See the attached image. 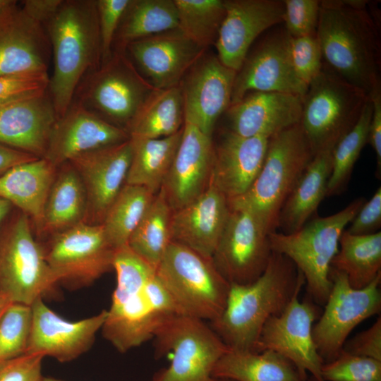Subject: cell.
Listing matches in <instances>:
<instances>
[{
    "instance_id": "cell-1",
    "label": "cell",
    "mask_w": 381,
    "mask_h": 381,
    "mask_svg": "<svg viewBox=\"0 0 381 381\" xmlns=\"http://www.w3.org/2000/svg\"><path fill=\"white\" fill-rule=\"evenodd\" d=\"M368 1H320L316 35L323 65L369 97L381 87L378 17Z\"/></svg>"
},
{
    "instance_id": "cell-2",
    "label": "cell",
    "mask_w": 381,
    "mask_h": 381,
    "mask_svg": "<svg viewBox=\"0 0 381 381\" xmlns=\"http://www.w3.org/2000/svg\"><path fill=\"white\" fill-rule=\"evenodd\" d=\"M305 284L286 256L273 252L263 273L248 284H230L226 306L210 327L231 350L255 352L265 322L280 314Z\"/></svg>"
},
{
    "instance_id": "cell-3",
    "label": "cell",
    "mask_w": 381,
    "mask_h": 381,
    "mask_svg": "<svg viewBox=\"0 0 381 381\" xmlns=\"http://www.w3.org/2000/svg\"><path fill=\"white\" fill-rule=\"evenodd\" d=\"M113 270L116 285L101 330L118 351L125 353L153 339L158 327L172 315L154 279L156 269L128 246L116 250Z\"/></svg>"
},
{
    "instance_id": "cell-4",
    "label": "cell",
    "mask_w": 381,
    "mask_h": 381,
    "mask_svg": "<svg viewBox=\"0 0 381 381\" xmlns=\"http://www.w3.org/2000/svg\"><path fill=\"white\" fill-rule=\"evenodd\" d=\"M47 25L54 56L48 91L59 119L71 106L83 79L101 65L96 1L63 0Z\"/></svg>"
},
{
    "instance_id": "cell-5",
    "label": "cell",
    "mask_w": 381,
    "mask_h": 381,
    "mask_svg": "<svg viewBox=\"0 0 381 381\" xmlns=\"http://www.w3.org/2000/svg\"><path fill=\"white\" fill-rule=\"evenodd\" d=\"M300 123L270 138L260 173L241 196L227 200L230 210H245L269 232L277 229L280 210L314 157Z\"/></svg>"
},
{
    "instance_id": "cell-6",
    "label": "cell",
    "mask_w": 381,
    "mask_h": 381,
    "mask_svg": "<svg viewBox=\"0 0 381 381\" xmlns=\"http://www.w3.org/2000/svg\"><path fill=\"white\" fill-rule=\"evenodd\" d=\"M365 201L359 197L334 214L309 219L294 233L268 234L272 251L294 263L304 277L309 297L318 306H325L332 289L329 272L340 236Z\"/></svg>"
},
{
    "instance_id": "cell-7",
    "label": "cell",
    "mask_w": 381,
    "mask_h": 381,
    "mask_svg": "<svg viewBox=\"0 0 381 381\" xmlns=\"http://www.w3.org/2000/svg\"><path fill=\"white\" fill-rule=\"evenodd\" d=\"M156 275L179 315L212 322L222 313L230 284L212 258L171 242L156 268Z\"/></svg>"
},
{
    "instance_id": "cell-8",
    "label": "cell",
    "mask_w": 381,
    "mask_h": 381,
    "mask_svg": "<svg viewBox=\"0 0 381 381\" xmlns=\"http://www.w3.org/2000/svg\"><path fill=\"white\" fill-rule=\"evenodd\" d=\"M369 98L323 65L302 97L300 124L314 155L334 147L356 125Z\"/></svg>"
},
{
    "instance_id": "cell-9",
    "label": "cell",
    "mask_w": 381,
    "mask_h": 381,
    "mask_svg": "<svg viewBox=\"0 0 381 381\" xmlns=\"http://www.w3.org/2000/svg\"><path fill=\"white\" fill-rule=\"evenodd\" d=\"M153 339L156 358L173 356L170 365L150 381H219L212 370L229 348L205 321L172 315L158 327Z\"/></svg>"
},
{
    "instance_id": "cell-10",
    "label": "cell",
    "mask_w": 381,
    "mask_h": 381,
    "mask_svg": "<svg viewBox=\"0 0 381 381\" xmlns=\"http://www.w3.org/2000/svg\"><path fill=\"white\" fill-rule=\"evenodd\" d=\"M155 90L135 70L125 51L115 49L107 61L83 79L73 100L128 132L141 107Z\"/></svg>"
},
{
    "instance_id": "cell-11",
    "label": "cell",
    "mask_w": 381,
    "mask_h": 381,
    "mask_svg": "<svg viewBox=\"0 0 381 381\" xmlns=\"http://www.w3.org/2000/svg\"><path fill=\"white\" fill-rule=\"evenodd\" d=\"M58 281L35 239L29 217L19 214L0 236V296L31 306L55 294Z\"/></svg>"
},
{
    "instance_id": "cell-12",
    "label": "cell",
    "mask_w": 381,
    "mask_h": 381,
    "mask_svg": "<svg viewBox=\"0 0 381 381\" xmlns=\"http://www.w3.org/2000/svg\"><path fill=\"white\" fill-rule=\"evenodd\" d=\"M329 277L332 289L313 327V337L324 363L336 358L352 330L381 310V274L363 289L351 286L346 275L332 267Z\"/></svg>"
},
{
    "instance_id": "cell-13",
    "label": "cell",
    "mask_w": 381,
    "mask_h": 381,
    "mask_svg": "<svg viewBox=\"0 0 381 381\" xmlns=\"http://www.w3.org/2000/svg\"><path fill=\"white\" fill-rule=\"evenodd\" d=\"M44 249L58 283L71 289L88 286L112 270L116 252L102 224L85 222L54 234Z\"/></svg>"
},
{
    "instance_id": "cell-14",
    "label": "cell",
    "mask_w": 381,
    "mask_h": 381,
    "mask_svg": "<svg viewBox=\"0 0 381 381\" xmlns=\"http://www.w3.org/2000/svg\"><path fill=\"white\" fill-rule=\"evenodd\" d=\"M301 289L279 315L271 317L261 331L255 352L274 351L291 361L306 381L310 373L314 381H325L321 375L324 363L313 337V327L319 318L320 308L310 297L300 301Z\"/></svg>"
},
{
    "instance_id": "cell-15",
    "label": "cell",
    "mask_w": 381,
    "mask_h": 381,
    "mask_svg": "<svg viewBox=\"0 0 381 381\" xmlns=\"http://www.w3.org/2000/svg\"><path fill=\"white\" fill-rule=\"evenodd\" d=\"M290 35L274 28L250 48L236 73L231 104L250 92H275L303 97L308 85L296 75L289 54ZM230 104V105H231Z\"/></svg>"
},
{
    "instance_id": "cell-16",
    "label": "cell",
    "mask_w": 381,
    "mask_h": 381,
    "mask_svg": "<svg viewBox=\"0 0 381 381\" xmlns=\"http://www.w3.org/2000/svg\"><path fill=\"white\" fill-rule=\"evenodd\" d=\"M269 234L248 211L230 210L212 256L217 269L229 284H250L263 273L272 253Z\"/></svg>"
},
{
    "instance_id": "cell-17",
    "label": "cell",
    "mask_w": 381,
    "mask_h": 381,
    "mask_svg": "<svg viewBox=\"0 0 381 381\" xmlns=\"http://www.w3.org/2000/svg\"><path fill=\"white\" fill-rule=\"evenodd\" d=\"M50 49L44 26L16 1L0 13V76L48 75Z\"/></svg>"
},
{
    "instance_id": "cell-18",
    "label": "cell",
    "mask_w": 381,
    "mask_h": 381,
    "mask_svg": "<svg viewBox=\"0 0 381 381\" xmlns=\"http://www.w3.org/2000/svg\"><path fill=\"white\" fill-rule=\"evenodd\" d=\"M225 16L215 43L217 58L236 72L255 40L283 23L282 0H224Z\"/></svg>"
},
{
    "instance_id": "cell-19",
    "label": "cell",
    "mask_w": 381,
    "mask_h": 381,
    "mask_svg": "<svg viewBox=\"0 0 381 381\" xmlns=\"http://www.w3.org/2000/svg\"><path fill=\"white\" fill-rule=\"evenodd\" d=\"M30 306L32 325L26 353H39L61 363L72 361L91 348L107 313L103 310L88 318L69 321L50 309L43 298Z\"/></svg>"
},
{
    "instance_id": "cell-20",
    "label": "cell",
    "mask_w": 381,
    "mask_h": 381,
    "mask_svg": "<svg viewBox=\"0 0 381 381\" xmlns=\"http://www.w3.org/2000/svg\"><path fill=\"white\" fill-rule=\"evenodd\" d=\"M236 73L217 56L201 57L180 85L184 121L212 138L218 119L231 104Z\"/></svg>"
},
{
    "instance_id": "cell-21",
    "label": "cell",
    "mask_w": 381,
    "mask_h": 381,
    "mask_svg": "<svg viewBox=\"0 0 381 381\" xmlns=\"http://www.w3.org/2000/svg\"><path fill=\"white\" fill-rule=\"evenodd\" d=\"M132 154L129 140L80 155L68 162L78 174L87 198L85 222L99 224L125 184Z\"/></svg>"
},
{
    "instance_id": "cell-22",
    "label": "cell",
    "mask_w": 381,
    "mask_h": 381,
    "mask_svg": "<svg viewBox=\"0 0 381 381\" xmlns=\"http://www.w3.org/2000/svg\"><path fill=\"white\" fill-rule=\"evenodd\" d=\"M214 157L212 138L184 121L179 146L161 187L172 211L189 204L207 188Z\"/></svg>"
},
{
    "instance_id": "cell-23",
    "label": "cell",
    "mask_w": 381,
    "mask_h": 381,
    "mask_svg": "<svg viewBox=\"0 0 381 381\" xmlns=\"http://www.w3.org/2000/svg\"><path fill=\"white\" fill-rule=\"evenodd\" d=\"M128 132L73 100L51 133L45 158L56 168L74 157L129 140Z\"/></svg>"
},
{
    "instance_id": "cell-24",
    "label": "cell",
    "mask_w": 381,
    "mask_h": 381,
    "mask_svg": "<svg viewBox=\"0 0 381 381\" xmlns=\"http://www.w3.org/2000/svg\"><path fill=\"white\" fill-rule=\"evenodd\" d=\"M126 49L156 89L179 85L205 51L178 28L133 41Z\"/></svg>"
},
{
    "instance_id": "cell-25",
    "label": "cell",
    "mask_w": 381,
    "mask_h": 381,
    "mask_svg": "<svg viewBox=\"0 0 381 381\" xmlns=\"http://www.w3.org/2000/svg\"><path fill=\"white\" fill-rule=\"evenodd\" d=\"M302 97L275 92H250L224 112L228 130L242 137H265L300 123Z\"/></svg>"
},
{
    "instance_id": "cell-26",
    "label": "cell",
    "mask_w": 381,
    "mask_h": 381,
    "mask_svg": "<svg viewBox=\"0 0 381 381\" xmlns=\"http://www.w3.org/2000/svg\"><path fill=\"white\" fill-rule=\"evenodd\" d=\"M57 115L48 90L0 107V143L44 157Z\"/></svg>"
},
{
    "instance_id": "cell-27",
    "label": "cell",
    "mask_w": 381,
    "mask_h": 381,
    "mask_svg": "<svg viewBox=\"0 0 381 381\" xmlns=\"http://www.w3.org/2000/svg\"><path fill=\"white\" fill-rule=\"evenodd\" d=\"M229 213L227 199L210 181L207 188L195 200L172 211L171 242L212 258Z\"/></svg>"
},
{
    "instance_id": "cell-28",
    "label": "cell",
    "mask_w": 381,
    "mask_h": 381,
    "mask_svg": "<svg viewBox=\"0 0 381 381\" xmlns=\"http://www.w3.org/2000/svg\"><path fill=\"white\" fill-rule=\"evenodd\" d=\"M269 139L242 137L227 130L214 146L210 181L227 200L250 188L262 167Z\"/></svg>"
},
{
    "instance_id": "cell-29",
    "label": "cell",
    "mask_w": 381,
    "mask_h": 381,
    "mask_svg": "<svg viewBox=\"0 0 381 381\" xmlns=\"http://www.w3.org/2000/svg\"><path fill=\"white\" fill-rule=\"evenodd\" d=\"M57 168L45 158L17 164L0 175V198L21 210L42 232L46 200Z\"/></svg>"
},
{
    "instance_id": "cell-30",
    "label": "cell",
    "mask_w": 381,
    "mask_h": 381,
    "mask_svg": "<svg viewBox=\"0 0 381 381\" xmlns=\"http://www.w3.org/2000/svg\"><path fill=\"white\" fill-rule=\"evenodd\" d=\"M329 147L317 152L283 205L277 229L289 234L299 230L315 213L326 197L332 171V152Z\"/></svg>"
},
{
    "instance_id": "cell-31",
    "label": "cell",
    "mask_w": 381,
    "mask_h": 381,
    "mask_svg": "<svg viewBox=\"0 0 381 381\" xmlns=\"http://www.w3.org/2000/svg\"><path fill=\"white\" fill-rule=\"evenodd\" d=\"M217 380L232 381H306L294 364L279 353L228 349L212 373Z\"/></svg>"
},
{
    "instance_id": "cell-32",
    "label": "cell",
    "mask_w": 381,
    "mask_h": 381,
    "mask_svg": "<svg viewBox=\"0 0 381 381\" xmlns=\"http://www.w3.org/2000/svg\"><path fill=\"white\" fill-rule=\"evenodd\" d=\"M44 205L42 232L53 235L85 222L87 203L83 182L73 167L60 166Z\"/></svg>"
},
{
    "instance_id": "cell-33",
    "label": "cell",
    "mask_w": 381,
    "mask_h": 381,
    "mask_svg": "<svg viewBox=\"0 0 381 381\" xmlns=\"http://www.w3.org/2000/svg\"><path fill=\"white\" fill-rule=\"evenodd\" d=\"M183 132L150 139L130 137L132 154L125 184L145 187L156 194L170 169Z\"/></svg>"
},
{
    "instance_id": "cell-34",
    "label": "cell",
    "mask_w": 381,
    "mask_h": 381,
    "mask_svg": "<svg viewBox=\"0 0 381 381\" xmlns=\"http://www.w3.org/2000/svg\"><path fill=\"white\" fill-rule=\"evenodd\" d=\"M184 123L180 85L156 89L146 99L128 128L130 137L156 139L179 132Z\"/></svg>"
},
{
    "instance_id": "cell-35",
    "label": "cell",
    "mask_w": 381,
    "mask_h": 381,
    "mask_svg": "<svg viewBox=\"0 0 381 381\" xmlns=\"http://www.w3.org/2000/svg\"><path fill=\"white\" fill-rule=\"evenodd\" d=\"M331 267L343 272L351 286L363 289L381 274V231L353 235L346 230Z\"/></svg>"
},
{
    "instance_id": "cell-36",
    "label": "cell",
    "mask_w": 381,
    "mask_h": 381,
    "mask_svg": "<svg viewBox=\"0 0 381 381\" xmlns=\"http://www.w3.org/2000/svg\"><path fill=\"white\" fill-rule=\"evenodd\" d=\"M178 26L174 0H130L114 38L116 49L125 51L133 41L177 29Z\"/></svg>"
},
{
    "instance_id": "cell-37",
    "label": "cell",
    "mask_w": 381,
    "mask_h": 381,
    "mask_svg": "<svg viewBox=\"0 0 381 381\" xmlns=\"http://www.w3.org/2000/svg\"><path fill=\"white\" fill-rule=\"evenodd\" d=\"M171 214L172 210L160 188L130 236L127 244L133 252L155 269L171 242Z\"/></svg>"
},
{
    "instance_id": "cell-38",
    "label": "cell",
    "mask_w": 381,
    "mask_h": 381,
    "mask_svg": "<svg viewBox=\"0 0 381 381\" xmlns=\"http://www.w3.org/2000/svg\"><path fill=\"white\" fill-rule=\"evenodd\" d=\"M155 195L145 187L124 184L101 223L106 238L114 249L127 246Z\"/></svg>"
},
{
    "instance_id": "cell-39",
    "label": "cell",
    "mask_w": 381,
    "mask_h": 381,
    "mask_svg": "<svg viewBox=\"0 0 381 381\" xmlns=\"http://www.w3.org/2000/svg\"><path fill=\"white\" fill-rule=\"evenodd\" d=\"M371 114L372 103L369 98L356 125L334 146L326 197L340 195L346 190L354 165L368 143Z\"/></svg>"
},
{
    "instance_id": "cell-40",
    "label": "cell",
    "mask_w": 381,
    "mask_h": 381,
    "mask_svg": "<svg viewBox=\"0 0 381 381\" xmlns=\"http://www.w3.org/2000/svg\"><path fill=\"white\" fill-rule=\"evenodd\" d=\"M179 29L204 49L215 44L225 16L222 0H174Z\"/></svg>"
},
{
    "instance_id": "cell-41",
    "label": "cell",
    "mask_w": 381,
    "mask_h": 381,
    "mask_svg": "<svg viewBox=\"0 0 381 381\" xmlns=\"http://www.w3.org/2000/svg\"><path fill=\"white\" fill-rule=\"evenodd\" d=\"M32 325L30 306L11 303L0 316V363L28 349Z\"/></svg>"
},
{
    "instance_id": "cell-42",
    "label": "cell",
    "mask_w": 381,
    "mask_h": 381,
    "mask_svg": "<svg viewBox=\"0 0 381 381\" xmlns=\"http://www.w3.org/2000/svg\"><path fill=\"white\" fill-rule=\"evenodd\" d=\"M325 381H381V361L342 350L321 368Z\"/></svg>"
},
{
    "instance_id": "cell-43",
    "label": "cell",
    "mask_w": 381,
    "mask_h": 381,
    "mask_svg": "<svg viewBox=\"0 0 381 381\" xmlns=\"http://www.w3.org/2000/svg\"><path fill=\"white\" fill-rule=\"evenodd\" d=\"M289 54L297 77L308 86L323 67L322 52L317 35L298 37L290 36Z\"/></svg>"
},
{
    "instance_id": "cell-44",
    "label": "cell",
    "mask_w": 381,
    "mask_h": 381,
    "mask_svg": "<svg viewBox=\"0 0 381 381\" xmlns=\"http://www.w3.org/2000/svg\"><path fill=\"white\" fill-rule=\"evenodd\" d=\"M284 27L291 37L316 35L320 1L283 0Z\"/></svg>"
},
{
    "instance_id": "cell-45",
    "label": "cell",
    "mask_w": 381,
    "mask_h": 381,
    "mask_svg": "<svg viewBox=\"0 0 381 381\" xmlns=\"http://www.w3.org/2000/svg\"><path fill=\"white\" fill-rule=\"evenodd\" d=\"M130 0H97L102 47V62L107 61L112 54V44Z\"/></svg>"
},
{
    "instance_id": "cell-46",
    "label": "cell",
    "mask_w": 381,
    "mask_h": 381,
    "mask_svg": "<svg viewBox=\"0 0 381 381\" xmlns=\"http://www.w3.org/2000/svg\"><path fill=\"white\" fill-rule=\"evenodd\" d=\"M49 75L0 76V107L48 90Z\"/></svg>"
},
{
    "instance_id": "cell-47",
    "label": "cell",
    "mask_w": 381,
    "mask_h": 381,
    "mask_svg": "<svg viewBox=\"0 0 381 381\" xmlns=\"http://www.w3.org/2000/svg\"><path fill=\"white\" fill-rule=\"evenodd\" d=\"M44 356L26 353L0 363V381H42V363Z\"/></svg>"
},
{
    "instance_id": "cell-48",
    "label": "cell",
    "mask_w": 381,
    "mask_h": 381,
    "mask_svg": "<svg viewBox=\"0 0 381 381\" xmlns=\"http://www.w3.org/2000/svg\"><path fill=\"white\" fill-rule=\"evenodd\" d=\"M342 350L381 361V317L367 329L346 340Z\"/></svg>"
},
{
    "instance_id": "cell-49",
    "label": "cell",
    "mask_w": 381,
    "mask_h": 381,
    "mask_svg": "<svg viewBox=\"0 0 381 381\" xmlns=\"http://www.w3.org/2000/svg\"><path fill=\"white\" fill-rule=\"evenodd\" d=\"M381 227V188L379 187L372 198L363 205L359 212L345 229L353 235L375 234Z\"/></svg>"
},
{
    "instance_id": "cell-50",
    "label": "cell",
    "mask_w": 381,
    "mask_h": 381,
    "mask_svg": "<svg viewBox=\"0 0 381 381\" xmlns=\"http://www.w3.org/2000/svg\"><path fill=\"white\" fill-rule=\"evenodd\" d=\"M370 99L372 103V114L369 126L368 143L376 155V176L381 177V87L375 90Z\"/></svg>"
},
{
    "instance_id": "cell-51",
    "label": "cell",
    "mask_w": 381,
    "mask_h": 381,
    "mask_svg": "<svg viewBox=\"0 0 381 381\" xmlns=\"http://www.w3.org/2000/svg\"><path fill=\"white\" fill-rule=\"evenodd\" d=\"M63 0H25L21 1V8L32 19L44 25L47 24L56 13Z\"/></svg>"
},
{
    "instance_id": "cell-52",
    "label": "cell",
    "mask_w": 381,
    "mask_h": 381,
    "mask_svg": "<svg viewBox=\"0 0 381 381\" xmlns=\"http://www.w3.org/2000/svg\"><path fill=\"white\" fill-rule=\"evenodd\" d=\"M37 158L39 157L0 143V175L17 164Z\"/></svg>"
},
{
    "instance_id": "cell-53",
    "label": "cell",
    "mask_w": 381,
    "mask_h": 381,
    "mask_svg": "<svg viewBox=\"0 0 381 381\" xmlns=\"http://www.w3.org/2000/svg\"><path fill=\"white\" fill-rule=\"evenodd\" d=\"M12 205L7 200L0 198V222L9 212Z\"/></svg>"
},
{
    "instance_id": "cell-54",
    "label": "cell",
    "mask_w": 381,
    "mask_h": 381,
    "mask_svg": "<svg viewBox=\"0 0 381 381\" xmlns=\"http://www.w3.org/2000/svg\"><path fill=\"white\" fill-rule=\"evenodd\" d=\"M10 303H11V302L8 299L3 296H0V316Z\"/></svg>"
},
{
    "instance_id": "cell-55",
    "label": "cell",
    "mask_w": 381,
    "mask_h": 381,
    "mask_svg": "<svg viewBox=\"0 0 381 381\" xmlns=\"http://www.w3.org/2000/svg\"><path fill=\"white\" fill-rule=\"evenodd\" d=\"M12 1V0H0V13Z\"/></svg>"
},
{
    "instance_id": "cell-56",
    "label": "cell",
    "mask_w": 381,
    "mask_h": 381,
    "mask_svg": "<svg viewBox=\"0 0 381 381\" xmlns=\"http://www.w3.org/2000/svg\"><path fill=\"white\" fill-rule=\"evenodd\" d=\"M42 381H62V380L54 378V377H44Z\"/></svg>"
},
{
    "instance_id": "cell-57",
    "label": "cell",
    "mask_w": 381,
    "mask_h": 381,
    "mask_svg": "<svg viewBox=\"0 0 381 381\" xmlns=\"http://www.w3.org/2000/svg\"><path fill=\"white\" fill-rule=\"evenodd\" d=\"M219 381H232V380H219Z\"/></svg>"
}]
</instances>
